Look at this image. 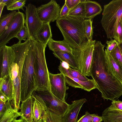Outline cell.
Wrapping results in <instances>:
<instances>
[{
  "instance_id": "cell-1",
  "label": "cell",
  "mask_w": 122,
  "mask_h": 122,
  "mask_svg": "<svg viewBox=\"0 0 122 122\" xmlns=\"http://www.w3.org/2000/svg\"><path fill=\"white\" fill-rule=\"evenodd\" d=\"M100 41L95 44L90 69V75L104 100H116L122 96V84L109 70L106 53Z\"/></svg>"
},
{
  "instance_id": "cell-2",
  "label": "cell",
  "mask_w": 122,
  "mask_h": 122,
  "mask_svg": "<svg viewBox=\"0 0 122 122\" xmlns=\"http://www.w3.org/2000/svg\"><path fill=\"white\" fill-rule=\"evenodd\" d=\"M30 39L23 43L19 41L11 46L13 50L9 69V74L12 80L14 89V97L10 101L13 108L18 111L20 100V82L23 66L28 51Z\"/></svg>"
},
{
  "instance_id": "cell-3",
  "label": "cell",
  "mask_w": 122,
  "mask_h": 122,
  "mask_svg": "<svg viewBox=\"0 0 122 122\" xmlns=\"http://www.w3.org/2000/svg\"><path fill=\"white\" fill-rule=\"evenodd\" d=\"M85 20H79L67 15L60 17L56 20V25L65 41L72 49L80 47L87 41L84 30Z\"/></svg>"
},
{
  "instance_id": "cell-4",
  "label": "cell",
  "mask_w": 122,
  "mask_h": 122,
  "mask_svg": "<svg viewBox=\"0 0 122 122\" xmlns=\"http://www.w3.org/2000/svg\"><path fill=\"white\" fill-rule=\"evenodd\" d=\"M30 39L34 51V68L37 87L36 90L51 91L49 72L45 55L47 45L38 41L34 37Z\"/></svg>"
},
{
  "instance_id": "cell-5",
  "label": "cell",
  "mask_w": 122,
  "mask_h": 122,
  "mask_svg": "<svg viewBox=\"0 0 122 122\" xmlns=\"http://www.w3.org/2000/svg\"><path fill=\"white\" fill-rule=\"evenodd\" d=\"M29 48L22 69L20 82V100L23 102L30 97L37 87L34 68V51L31 39Z\"/></svg>"
},
{
  "instance_id": "cell-6",
  "label": "cell",
  "mask_w": 122,
  "mask_h": 122,
  "mask_svg": "<svg viewBox=\"0 0 122 122\" xmlns=\"http://www.w3.org/2000/svg\"><path fill=\"white\" fill-rule=\"evenodd\" d=\"M122 17V0H113L104 5L101 23L107 38H113Z\"/></svg>"
},
{
  "instance_id": "cell-7",
  "label": "cell",
  "mask_w": 122,
  "mask_h": 122,
  "mask_svg": "<svg viewBox=\"0 0 122 122\" xmlns=\"http://www.w3.org/2000/svg\"><path fill=\"white\" fill-rule=\"evenodd\" d=\"M95 40H87L80 46L72 49L77 63L79 71L85 76H90V71Z\"/></svg>"
},
{
  "instance_id": "cell-8",
  "label": "cell",
  "mask_w": 122,
  "mask_h": 122,
  "mask_svg": "<svg viewBox=\"0 0 122 122\" xmlns=\"http://www.w3.org/2000/svg\"><path fill=\"white\" fill-rule=\"evenodd\" d=\"M25 16L19 10L16 12L5 30L0 35V47L6 45L10 40L16 36L25 25Z\"/></svg>"
},
{
  "instance_id": "cell-9",
  "label": "cell",
  "mask_w": 122,
  "mask_h": 122,
  "mask_svg": "<svg viewBox=\"0 0 122 122\" xmlns=\"http://www.w3.org/2000/svg\"><path fill=\"white\" fill-rule=\"evenodd\" d=\"M42 99L47 109L56 114L63 116L67 110L69 104L59 99L49 90L34 91Z\"/></svg>"
},
{
  "instance_id": "cell-10",
  "label": "cell",
  "mask_w": 122,
  "mask_h": 122,
  "mask_svg": "<svg viewBox=\"0 0 122 122\" xmlns=\"http://www.w3.org/2000/svg\"><path fill=\"white\" fill-rule=\"evenodd\" d=\"M36 8L31 4L26 7L25 24L28 32L27 39L33 37L43 23L38 15Z\"/></svg>"
},
{
  "instance_id": "cell-11",
  "label": "cell",
  "mask_w": 122,
  "mask_h": 122,
  "mask_svg": "<svg viewBox=\"0 0 122 122\" xmlns=\"http://www.w3.org/2000/svg\"><path fill=\"white\" fill-rule=\"evenodd\" d=\"M61 7L54 0L36 8L38 15L43 23L53 22L60 17Z\"/></svg>"
},
{
  "instance_id": "cell-12",
  "label": "cell",
  "mask_w": 122,
  "mask_h": 122,
  "mask_svg": "<svg viewBox=\"0 0 122 122\" xmlns=\"http://www.w3.org/2000/svg\"><path fill=\"white\" fill-rule=\"evenodd\" d=\"M49 75L51 92L59 99L66 102V92L69 87L66 85L64 75L61 73L55 74L49 72Z\"/></svg>"
},
{
  "instance_id": "cell-13",
  "label": "cell",
  "mask_w": 122,
  "mask_h": 122,
  "mask_svg": "<svg viewBox=\"0 0 122 122\" xmlns=\"http://www.w3.org/2000/svg\"><path fill=\"white\" fill-rule=\"evenodd\" d=\"M13 50L11 46L0 47V78L9 74V69Z\"/></svg>"
},
{
  "instance_id": "cell-14",
  "label": "cell",
  "mask_w": 122,
  "mask_h": 122,
  "mask_svg": "<svg viewBox=\"0 0 122 122\" xmlns=\"http://www.w3.org/2000/svg\"><path fill=\"white\" fill-rule=\"evenodd\" d=\"M87 101L86 98H84L73 101L69 105L66 112L61 117L62 122H77L80 111Z\"/></svg>"
},
{
  "instance_id": "cell-15",
  "label": "cell",
  "mask_w": 122,
  "mask_h": 122,
  "mask_svg": "<svg viewBox=\"0 0 122 122\" xmlns=\"http://www.w3.org/2000/svg\"><path fill=\"white\" fill-rule=\"evenodd\" d=\"M31 96L34 99L32 112L33 122H37L43 117L47 108L42 99L35 91Z\"/></svg>"
},
{
  "instance_id": "cell-16",
  "label": "cell",
  "mask_w": 122,
  "mask_h": 122,
  "mask_svg": "<svg viewBox=\"0 0 122 122\" xmlns=\"http://www.w3.org/2000/svg\"><path fill=\"white\" fill-rule=\"evenodd\" d=\"M66 83L70 86L75 88H79L88 92L97 88L95 82L93 79L83 82L78 79L69 76L64 75Z\"/></svg>"
},
{
  "instance_id": "cell-17",
  "label": "cell",
  "mask_w": 122,
  "mask_h": 122,
  "mask_svg": "<svg viewBox=\"0 0 122 122\" xmlns=\"http://www.w3.org/2000/svg\"><path fill=\"white\" fill-rule=\"evenodd\" d=\"M105 51L109 70L122 84V64L115 61L106 49Z\"/></svg>"
},
{
  "instance_id": "cell-18",
  "label": "cell",
  "mask_w": 122,
  "mask_h": 122,
  "mask_svg": "<svg viewBox=\"0 0 122 122\" xmlns=\"http://www.w3.org/2000/svg\"><path fill=\"white\" fill-rule=\"evenodd\" d=\"M102 117L103 122H122V111L112 104L104 110Z\"/></svg>"
},
{
  "instance_id": "cell-19",
  "label": "cell",
  "mask_w": 122,
  "mask_h": 122,
  "mask_svg": "<svg viewBox=\"0 0 122 122\" xmlns=\"http://www.w3.org/2000/svg\"><path fill=\"white\" fill-rule=\"evenodd\" d=\"M52 37L50 23L47 22L43 23L33 37L38 41L47 45Z\"/></svg>"
},
{
  "instance_id": "cell-20",
  "label": "cell",
  "mask_w": 122,
  "mask_h": 122,
  "mask_svg": "<svg viewBox=\"0 0 122 122\" xmlns=\"http://www.w3.org/2000/svg\"><path fill=\"white\" fill-rule=\"evenodd\" d=\"M0 91L2 92L11 101L14 97V89L11 78L9 74L4 77L0 78Z\"/></svg>"
},
{
  "instance_id": "cell-21",
  "label": "cell",
  "mask_w": 122,
  "mask_h": 122,
  "mask_svg": "<svg viewBox=\"0 0 122 122\" xmlns=\"http://www.w3.org/2000/svg\"><path fill=\"white\" fill-rule=\"evenodd\" d=\"M34 98L31 96L21 102L20 106V116L25 118L29 122H33L32 112Z\"/></svg>"
},
{
  "instance_id": "cell-22",
  "label": "cell",
  "mask_w": 122,
  "mask_h": 122,
  "mask_svg": "<svg viewBox=\"0 0 122 122\" xmlns=\"http://www.w3.org/2000/svg\"><path fill=\"white\" fill-rule=\"evenodd\" d=\"M54 56L62 62L67 63L73 69L79 71V68L76 58L72 53L64 51L53 52Z\"/></svg>"
},
{
  "instance_id": "cell-23",
  "label": "cell",
  "mask_w": 122,
  "mask_h": 122,
  "mask_svg": "<svg viewBox=\"0 0 122 122\" xmlns=\"http://www.w3.org/2000/svg\"><path fill=\"white\" fill-rule=\"evenodd\" d=\"M86 18H92L100 14L102 9L100 4L97 2L89 0H86Z\"/></svg>"
},
{
  "instance_id": "cell-24",
  "label": "cell",
  "mask_w": 122,
  "mask_h": 122,
  "mask_svg": "<svg viewBox=\"0 0 122 122\" xmlns=\"http://www.w3.org/2000/svg\"><path fill=\"white\" fill-rule=\"evenodd\" d=\"M6 104V110L0 117V122H12L20 116V112L13 108L9 100H8L7 101Z\"/></svg>"
},
{
  "instance_id": "cell-25",
  "label": "cell",
  "mask_w": 122,
  "mask_h": 122,
  "mask_svg": "<svg viewBox=\"0 0 122 122\" xmlns=\"http://www.w3.org/2000/svg\"><path fill=\"white\" fill-rule=\"evenodd\" d=\"M47 45L50 50L53 52L61 51L72 53V49L64 40L56 41L52 38L49 41Z\"/></svg>"
},
{
  "instance_id": "cell-26",
  "label": "cell",
  "mask_w": 122,
  "mask_h": 122,
  "mask_svg": "<svg viewBox=\"0 0 122 122\" xmlns=\"http://www.w3.org/2000/svg\"><path fill=\"white\" fill-rule=\"evenodd\" d=\"M86 0H81L80 2L70 10L68 15L79 20H85L86 14Z\"/></svg>"
},
{
  "instance_id": "cell-27",
  "label": "cell",
  "mask_w": 122,
  "mask_h": 122,
  "mask_svg": "<svg viewBox=\"0 0 122 122\" xmlns=\"http://www.w3.org/2000/svg\"><path fill=\"white\" fill-rule=\"evenodd\" d=\"M16 12L15 10L0 17V35L5 30Z\"/></svg>"
},
{
  "instance_id": "cell-28",
  "label": "cell",
  "mask_w": 122,
  "mask_h": 122,
  "mask_svg": "<svg viewBox=\"0 0 122 122\" xmlns=\"http://www.w3.org/2000/svg\"><path fill=\"white\" fill-rule=\"evenodd\" d=\"M61 117L47 109L43 118L44 122H62Z\"/></svg>"
},
{
  "instance_id": "cell-29",
  "label": "cell",
  "mask_w": 122,
  "mask_h": 122,
  "mask_svg": "<svg viewBox=\"0 0 122 122\" xmlns=\"http://www.w3.org/2000/svg\"><path fill=\"white\" fill-rule=\"evenodd\" d=\"M92 18L85 19L84 25L85 33L87 40H92L93 34Z\"/></svg>"
},
{
  "instance_id": "cell-30",
  "label": "cell",
  "mask_w": 122,
  "mask_h": 122,
  "mask_svg": "<svg viewBox=\"0 0 122 122\" xmlns=\"http://www.w3.org/2000/svg\"><path fill=\"white\" fill-rule=\"evenodd\" d=\"M25 0H15V1L6 7L7 10L12 11L21 9L24 11L23 7L25 6Z\"/></svg>"
},
{
  "instance_id": "cell-31",
  "label": "cell",
  "mask_w": 122,
  "mask_h": 122,
  "mask_svg": "<svg viewBox=\"0 0 122 122\" xmlns=\"http://www.w3.org/2000/svg\"><path fill=\"white\" fill-rule=\"evenodd\" d=\"M109 53L115 61L122 64V56L118 45Z\"/></svg>"
},
{
  "instance_id": "cell-32",
  "label": "cell",
  "mask_w": 122,
  "mask_h": 122,
  "mask_svg": "<svg viewBox=\"0 0 122 122\" xmlns=\"http://www.w3.org/2000/svg\"><path fill=\"white\" fill-rule=\"evenodd\" d=\"M113 38L118 43L122 42V24L121 20L117 25Z\"/></svg>"
},
{
  "instance_id": "cell-33",
  "label": "cell",
  "mask_w": 122,
  "mask_h": 122,
  "mask_svg": "<svg viewBox=\"0 0 122 122\" xmlns=\"http://www.w3.org/2000/svg\"><path fill=\"white\" fill-rule=\"evenodd\" d=\"M28 36V32L27 28L24 25L21 29L17 35L16 37L19 40V41L21 42L22 40L26 41Z\"/></svg>"
},
{
  "instance_id": "cell-34",
  "label": "cell",
  "mask_w": 122,
  "mask_h": 122,
  "mask_svg": "<svg viewBox=\"0 0 122 122\" xmlns=\"http://www.w3.org/2000/svg\"><path fill=\"white\" fill-rule=\"evenodd\" d=\"M111 39L110 41H107L106 42L107 45L106 49L109 53L118 44V42L114 39L113 40L112 38Z\"/></svg>"
},
{
  "instance_id": "cell-35",
  "label": "cell",
  "mask_w": 122,
  "mask_h": 122,
  "mask_svg": "<svg viewBox=\"0 0 122 122\" xmlns=\"http://www.w3.org/2000/svg\"><path fill=\"white\" fill-rule=\"evenodd\" d=\"M92 121V114L88 111H86L85 114L78 120L77 122H89Z\"/></svg>"
},
{
  "instance_id": "cell-36",
  "label": "cell",
  "mask_w": 122,
  "mask_h": 122,
  "mask_svg": "<svg viewBox=\"0 0 122 122\" xmlns=\"http://www.w3.org/2000/svg\"><path fill=\"white\" fill-rule=\"evenodd\" d=\"M81 1V0H66L65 3L70 10Z\"/></svg>"
},
{
  "instance_id": "cell-37",
  "label": "cell",
  "mask_w": 122,
  "mask_h": 122,
  "mask_svg": "<svg viewBox=\"0 0 122 122\" xmlns=\"http://www.w3.org/2000/svg\"><path fill=\"white\" fill-rule=\"evenodd\" d=\"M70 10L65 3L61 9L60 13V17H62L68 15Z\"/></svg>"
},
{
  "instance_id": "cell-38",
  "label": "cell",
  "mask_w": 122,
  "mask_h": 122,
  "mask_svg": "<svg viewBox=\"0 0 122 122\" xmlns=\"http://www.w3.org/2000/svg\"><path fill=\"white\" fill-rule=\"evenodd\" d=\"M6 108V102L0 100V118L5 112Z\"/></svg>"
},
{
  "instance_id": "cell-39",
  "label": "cell",
  "mask_w": 122,
  "mask_h": 122,
  "mask_svg": "<svg viewBox=\"0 0 122 122\" xmlns=\"http://www.w3.org/2000/svg\"><path fill=\"white\" fill-rule=\"evenodd\" d=\"M112 104L113 105L117 108L122 111V102L118 100L112 101Z\"/></svg>"
},
{
  "instance_id": "cell-40",
  "label": "cell",
  "mask_w": 122,
  "mask_h": 122,
  "mask_svg": "<svg viewBox=\"0 0 122 122\" xmlns=\"http://www.w3.org/2000/svg\"><path fill=\"white\" fill-rule=\"evenodd\" d=\"M92 122H101L103 121L102 117L99 116L95 114H92Z\"/></svg>"
},
{
  "instance_id": "cell-41",
  "label": "cell",
  "mask_w": 122,
  "mask_h": 122,
  "mask_svg": "<svg viewBox=\"0 0 122 122\" xmlns=\"http://www.w3.org/2000/svg\"><path fill=\"white\" fill-rule=\"evenodd\" d=\"M0 100L5 102H6L9 100L8 98L2 92L0 91Z\"/></svg>"
},
{
  "instance_id": "cell-42",
  "label": "cell",
  "mask_w": 122,
  "mask_h": 122,
  "mask_svg": "<svg viewBox=\"0 0 122 122\" xmlns=\"http://www.w3.org/2000/svg\"><path fill=\"white\" fill-rule=\"evenodd\" d=\"M15 0H0V2L4 3L7 6L14 2Z\"/></svg>"
},
{
  "instance_id": "cell-43",
  "label": "cell",
  "mask_w": 122,
  "mask_h": 122,
  "mask_svg": "<svg viewBox=\"0 0 122 122\" xmlns=\"http://www.w3.org/2000/svg\"><path fill=\"white\" fill-rule=\"evenodd\" d=\"M12 122H29L24 117L20 116V118L14 120Z\"/></svg>"
},
{
  "instance_id": "cell-44",
  "label": "cell",
  "mask_w": 122,
  "mask_h": 122,
  "mask_svg": "<svg viewBox=\"0 0 122 122\" xmlns=\"http://www.w3.org/2000/svg\"><path fill=\"white\" fill-rule=\"evenodd\" d=\"M6 6L4 3L0 2V17L1 16L2 13L4 6Z\"/></svg>"
},
{
  "instance_id": "cell-45",
  "label": "cell",
  "mask_w": 122,
  "mask_h": 122,
  "mask_svg": "<svg viewBox=\"0 0 122 122\" xmlns=\"http://www.w3.org/2000/svg\"><path fill=\"white\" fill-rule=\"evenodd\" d=\"M118 46L122 56V42L118 43Z\"/></svg>"
},
{
  "instance_id": "cell-46",
  "label": "cell",
  "mask_w": 122,
  "mask_h": 122,
  "mask_svg": "<svg viewBox=\"0 0 122 122\" xmlns=\"http://www.w3.org/2000/svg\"><path fill=\"white\" fill-rule=\"evenodd\" d=\"M37 122H44L43 117Z\"/></svg>"
},
{
  "instance_id": "cell-47",
  "label": "cell",
  "mask_w": 122,
  "mask_h": 122,
  "mask_svg": "<svg viewBox=\"0 0 122 122\" xmlns=\"http://www.w3.org/2000/svg\"><path fill=\"white\" fill-rule=\"evenodd\" d=\"M121 22H122V18H121Z\"/></svg>"
},
{
  "instance_id": "cell-48",
  "label": "cell",
  "mask_w": 122,
  "mask_h": 122,
  "mask_svg": "<svg viewBox=\"0 0 122 122\" xmlns=\"http://www.w3.org/2000/svg\"><path fill=\"white\" fill-rule=\"evenodd\" d=\"M92 122V121H91V122Z\"/></svg>"
}]
</instances>
